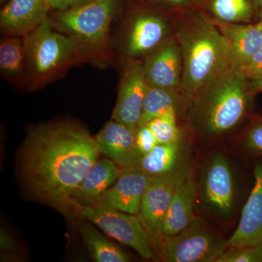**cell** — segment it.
Wrapping results in <instances>:
<instances>
[{
	"mask_svg": "<svg viewBox=\"0 0 262 262\" xmlns=\"http://www.w3.org/2000/svg\"><path fill=\"white\" fill-rule=\"evenodd\" d=\"M165 31V24L158 17L150 15L138 17L129 34L127 53L137 57L151 51L163 40Z\"/></svg>",
	"mask_w": 262,
	"mask_h": 262,
	"instance_id": "19",
	"label": "cell"
},
{
	"mask_svg": "<svg viewBox=\"0 0 262 262\" xmlns=\"http://www.w3.org/2000/svg\"><path fill=\"white\" fill-rule=\"evenodd\" d=\"M122 169L108 158H99L70 196L65 211L73 204L91 206L117 182Z\"/></svg>",
	"mask_w": 262,
	"mask_h": 262,
	"instance_id": "16",
	"label": "cell"
},
{
	"mask_svg": "<svg viewBox=\"0 0 262 262\" xmlns=\"http://www.w3.org/2000/svg\"><path fill=\"white\" fill-rule=\"evenodd\" d=\"M215 262H262V243L248 247H229Z\"/></svg>",
	"mask_w": 262,
	"mask_h": 262,
	"instance_id": "26",
	"label": "cell"
},
{
	"mask_svg": "<svg viewBox=\"0 0 262 262\" xmlns=\"http://www.w3.org/2000/svg\"><path fill=\"white\" fill-rule=\"evenodd\" d=\"M191 173V168L183 163L171 173L155 177L146 189L139 217L160 256L164 239L163 226L176 189Z\"/></svg>",
	"mask_w": 262,
	"mask_h": 262,
	"instance_id": "8",
	"label": "cell"
},
{
	"mask_svg": "<svg viewBox=\"0 0 262 262\" xmlns=\"http://www.w3.org/2000/svg\"><path fill=\"white\" fill-rule=\"evenodd\" d=\"M147 85L144 64L139 61L127 63L120 81L112 120L136 132L142 115Z\"/></svg>",
	"mask_w": 262,
	"mask_h": 262,
	"instance_id": "9",
	"label": "cell"
},
{
	"mask_svg": "<svg viewBox=\"0 0 262 262\" xmlns=\"http://www.w3.org/2000/svg\"><path fill=\"white\" fill-rule=\"evenodd\" d=\"M95 138L100 153L122 170H139L142 155L136 148L134 131L113 120Z\"/></svg>",
	"mask_w": 262,
	"mask_h": 262,
	"instance_id": "11",
	"label": "cell"
},
{
	"mask_svg": "<svg viewBox=\"0 0 262 262\" xmlns=\"http://www.w3.org/2000/svg\"><path fill=\"white\" fill-rule=\"evenodd\" d=\"M228 248V241L195 218L179 233L164 237L160 258L165 262H215Z\"/></svg>",
	"mask_w": 262,
	"mask_h": 262,
	"instance_id": "7",
	"label": "cell"
},
{
	"mask_svg": "<svg viewBox=\"0 0 262 262\" xmlns=\"http://www.w3.org/2000/svg\"><path fill=\"white\" fill-rule=\"evenodd\" d=\"M245 145L253 155L262 156V121L253 124L248 131Z\"/></svg>",
	"mask_w": 262,
	"mask_h": 262,
	"instance_id": "28",
	"label": "cell"
},
{
	"mask_svg": "<svg viewBox=\"0 0 262 262\" xmlns=\"http://www.w3.org/2000/svg\"><path fill=\"white\" fill-rule=\"evenodd\" d=\"M49 10L44 0H10L0 13L2 32L25 37L47 20Z\"/></svg>",
	"mask_w": 262,
	"mask_h": 262,
	"instance_id": "15",
	"label": "cell"
},
{
	"mask_svg": "<svg viewBox=\"0 0 262 262\" xmlns=\"http://www.w3.org/2000/svg\"><path fill=\"white\" fill-rule=\"evenodd\" d=\"M68 211L97 226L105 234L122 244L134 248L145 259L160 261L159 254L139 215L102 206L79 204L72 205Z\"/></svg>",
	"mask_w": 262,
	"mask_h": 262,
	"instance_id": "6",
	"label": "cell"
},
{
	"mask_svg": "<svg viewBox=\"0 0 262 262\" xmlns=\"http://www.w3.org/2000/svg\"><path fill=\"white\" fill-rule=\"evenodd\" d=\"M254 183L243 208L238 226L228 239L229 248H243L262 243V163L255 165Z\"/></svg>",
	"mask_w": 262,
	"mask_h": 262,
	"instance_id": "13",
	"label": "cell"
},
{
	"mask_svg": "<svg viewBox=\"0 0 262 262\" xmlns=\"http://www.w3.org/2000/svg\"><path fill=\"white\" fill-rule=\"evenodd\" d=\"M250 89L253 95L262 92V78L260 80L250 81Z\"/></svg>",
	"mask_w": 262,
	"mask_h": 262,
	"instance_id": "32",
	"label": "cell"
},
{
	"mask_svg": "<svg viewBox=\"0 0 262 262\" xmlns=\"http://www.w3.org/2000/svg\"><path fill=\"white\" fill-rule=\"evenodd\" d=\"M249 81L262 78V47L239 70Z\"/></svg>",
	"mask_w": 262,
	"mask_h": 262,
	"instance_id": "29",
	"label": "cell"
},
{
	"mask_svg": "<svg viewBox=\"0 0 262 262\" xmlns=\"http://www.w3.org/2000/svg\"><path fill=\"white\" fill-rule=\"evenodd\" d=\"M178 39L183 62L180 87L193 99L230 68L229 44L220 29L201 17L182 24Z\"/></svg>",
	"mask_w": 262,
	"mask_h": 262,
	"instance_id": "2",
	"label": "cell"
},
{
	"mask_svg": "<svg viewBox=\"0 0 262 262\" xmlns=\"http://www.w3.org/2000/svg\"><path fill=\"white\" fill-rule=\"evenodd\" d=\"M48 8L63 11L75 6L77 0H44Z\"/></svg>",
	"mask_w": 262,
	"mask_h": 262,
	"instance_id": "30",
	"label": "cell"
},
{
	"mask_svg": "<svg viewBox=\"0 0 262 262\" xmlns=\"http://www.w3.org/2000/svg\"><path fill=\"white\" fill-rule=\"evenodd\" d=\"M89 1H91V0H77V3H76L75 6H77V5L84 4V3H88V2Z\"/></svg>",
	"mask_w": 262,
	"mask_h": 262,
	"instance_id": "34",
	"label": "cell"
},
{
	"mask_svg": "<svg viewBox=\"0 0 262 262\" xmlns=\"http://www.w3.org/2000/svg\"><path fill=\"white\" fill-rule=\"evenodd\" d=\"M117 0H91L60 13L55 26L75 43L82 56L102 51L108 43Z\"/></svg>",
	"mask_w": 262,
	"mask_h": 262,
	"instance_id": "5",
	"label": "cell"
},
{
	"mask_svg": "<svg viewBox=\"0 0 262 262\" xmlns=\"http://www.w3.org/2000/svg\"><path fill=\"white\" fill-rule=\"evenodd\" d=\"M203 194L208 206L222 215L229 214L234 203V181L228 161L218 153L208 162L204 179Z\"/></svg>",
	"mask_w": 262,
	"mask_h": 262,
	"instance_id": "12",
	"label": "cell"
},
{
	"mask_svg": "<svg viewBox=\"0 0 262 262\" xmlns=\"http://www.w3.org/2000/svg\"><path fill=\"white\" fill-rule=\"evenodd\" d=\"M181 141L158 144L150 152L141 156L139 170L152 177L171 173L180 166L182 155Z\"/></svg>",
	"mask_w": 262,
	"mask_h": 262,
	"instance_id": "20",
	"label": "cell"
},
{
	"mask_svg": "<svg viewBox=\"0 0 262 262\" xmlns=\"http://www.w3.org/2000/svg\"><path fill=\"white\" fill-rule=\"evenodd\" d=\"M96 138L83 127L61 122L37 127L21 153V176L33 196L64 211L70 196L99 159Z\"/></svg>",
	"mask_w": 262,
	"mask_h": 262,
	"instance_id": "1",
	"label": "cell"
},
{
	"mask_svg": "<svg viewBox=\"0 0 262 262\" xmlns=\"http://www.w3.org/2000/svg\"><path fill=\"white\" fill-rule=\"evenodd\" d=\"M178 98L174 90L160 89L148 84L139 126L145 125L155 117L177 111Z\"/></svg>",
	"mask_w": 262,
	"mask_h": 262,
	"instance_id": "23",
	"label": "cell"
},
{
	"mask_svg": "<svg viewBox=\"0 0 262 262\" xmlns=\"http://www.w3.org/2000/svg\"><path fill=\"white\" fill-rule=\"evenodd\" d=\"M182 63L180 46L173 42L164 45L144 64L146 82L153 87L175 91L181 86Z\"/></svg>",
	"mask_w": 262,
	"mask_h": 262,
	"instance_id": "14",
	"label": "cell"
},
{
	"mask_svg": "<svg viewBox=\"0 0 262 262\" xmlns=\"http://www.w3.org/2000/svg\"><path fill=\"white\" fill-rule=\"evenodd\" d=\"M177 111L155 117L146 125L151 129L159 144H169L180 141V131L177 125Z\"/></svg>",
	"mask_w": 262,
	"mask_h": 262,
	"instance_id": "25",
	"label": "cell"
},
{
	"mask_svg": "<svg viewBox=\"0 0 262 262\" xmlns=\"http://www.w3.org/2000/svg\"><path fill=\"white\" fill-rule=\"evenodd\" d=\"M257 2L258 3V4L261 5V6L262 7V0H257Z\"/></svg>",
	"mask_w": 262,
	"mask_h": 262,
	"instance_id": "36",
	"label": "cell"
},
{
	"mask_svg": "<svg viewBox=\"0 0 262 262\" xmlns=\"http://www.w3.org/2000/svg\"><path fill=\"white\" fill-rule=\"evenodd\" d=\"M135 144L136 148L141 155L150 152L158 145V140L148 125L138 127L135 132Z\"/></svg>",
	"mask_w": 262,
	"mask_h": 262,
	"instance_id": "27",
	"label": "cell"
},
{
	"mask_svg": "<svg viewBox=\"0 0 262 262\" xmlns=\"http://www.w3.org/2000/svg\"><path fill=\"white\" fill-rule=\"evenodd\" d=\"M251 95L244 74L228 69L193 98L194 123L206 136L227 132L244 117Z\"/></svg>",
	"mask_w": 262,
	"mask_h": 262,
	"instance_id": "3",
	"label": "cell"
},
{
	"mask_svg": "<svg viewBox=\"0 0 262 262\" xmlns=\"http://www.w3.org/2000/svg\"><path fill=\"white\" fill-rule=\"evenodd\" d=\"M24 41L26 72L34 84L51 80L82 57L74 41L48 19L24 37Z\"/></svg>",
	"mask_w": 262,
	"mask_h": 262,
	"instance_id": "4",
	"label": "cell"
},
{
	"mask_svg": "<svg viewBox=\"0 0 262 262\" xmlns=\"http://www.w3.org/2000/svg\"><path fill=\"white\" fill-rule=\"evenodd\" d=\"M25 46L24 38L7 35L0 42V70L2 75L10 80L23 77L26 72Z\"/></svg>",
	"mask_w": 262,
	"mask_h": 262,
	"instance_id": "22",
	"label": "cell"
},
{
	"mask_svg": "<svg viewBox=\"0 0 262 262\" xmlns=\"http://www.w3.org/2000/svg\"><path fill=\"white\" fill-rule=\"evenodd\" d=\"M257 25L258 26V27H259V28L261 29V30L262 31V18H261V20H260L259 23H258L257 24Z\"/></svg>",
	"mask_w": 262,
	"mask_h": 262,
	"instance_id": "35",
	"label": "cell"
},
{
	"mask_svg": "<svg viewBox=\"0 0 262 262\" xmlns=\"http://www.w3.org/2000/svg\"><path fill=\"white\" fill-rule=\"evenodd\" d=\"M3 1H5V0H1V2H3Z\"/></svg>",
	"mask_w": 262,
	"mask_h": 262,
	"instance_id": "37",
	"label": "cell"
},
{
	"mask_svg": "<svg viewBox=\"0 0 262 262\" xmlns=\"http://www.w3.org/2000/svg\"><path fill=\"white\" fill-rule=\"evenodd\" d=\"M195 184L191 173L176 189L164 222V236L178 234L191 225L195 219Z\"/></svg>",
	"mask_w": 262,
	"mask_h": 262,
	"instance_id": "18",
	"label": "cell"
},
{
	"mask_svg": "<svg viewBox=\"0 0 262 262\" xmlns=\"http://www.w3.org/2000/svg\"><path fill=\"white\" fill-rule=\"evenodd\" d=\"M213 13L227 23L246 22L251 16L249 0H213Z\"/></svg>",
	"mask_w": 262,
	"mask_h": 262,
	"instance_id": "24",
	"label": "cell"
},
{
	"mask_svg": "<svg viewBox=\"0 0 262 262\" xmlns=\"http://www.w3.org/2000/svg\"><path fill=\"white\" fill-rule=\"evenodd\" d=\"M80 233L93 259L97 262H127L130 256L116 244L103 236L91 222L80 224Z\"/></svg>",
	"mask_w": 262,
	"mask_h": 262,
	"instance_id": "21",
	"label": "cell"
},
{
	"mask_svg": "<svg viewBox=\"0 0 262 262\" xmlns=\"http://www.w3.org/2000/svg\"><path fill=\"white\" fill-rule=\"evenodd\" d=\"M155 177L139 170H122L117 182L91 206L139 215L146 189Z\"/></svg>",
	"mask_w": 262,
	"mask_h": 262,
	"instance_id": "10",
	"label": "cell"
},
{
	"mask_svg": "<svg viewBox=\"0 0 262 262\" xmlns=\"http://www.w3.org/2000/svg\"><path fill=\"white\" fill-rule=\"evenodd\" d=\"M163 1L173 5H183L186 3V0H163Z\"/></svg>",
	"mask_w": 262,
	"mask_h": 262,
	"instance_id": "33",
	"label": "cell"
},
{
	"mask_svg": "<svg viewBox=\"0 0 262 262\" xmlns=\"http://www.w3.org/2000/svg\"><path fill=\"white\" fill-rule=\"evenodd\" d=\"M229 48L230 68L241 70L262 47V31L258 25L219 26Z\"/></svg>",
	"mask_w": 262,
	"mask_h": 262,
	"instance_id": "17",
	"label": "cell"
},
{
	"mask_svg": "<svg viewBox=\"0 0 262 262\" xmlns=\"http://www.w3.org/2000/svg\"><path fill=\"white\" fill-rule=\"evenodd\" d=\"M1 248L6 251H10L15 248V243L13 238L5 232V230H1Z\"/></svg>",
	"mask_w": 262,
	"mask_h": 262,
	"instance_id": "31",
	"label": "cell"
}]
</instances>
